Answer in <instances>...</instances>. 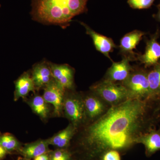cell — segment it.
Returning <instances> with one entry per match:
<instances>
[{"label": "cell", "instance_id": "7c38bea8", "mask_svg": "<svg viewBox=\"0 0 160 160\" xmlns=\"http://www.w3.org/2000/svg\"><path fill=\"white\" fill-rule=\"evenodd\" d=\"M31 76L36 89H44L53 79L49 62L44 60L35 64L32 70Z\"/></svg>", "mask_w": 160, "mask_h": 160}, {"label": "cell", "instance_id": "8992f818", "mask_svg": "<svg viewBox=\"0 0 160 160\" xmlns=\"http://www.w3.org/2000/svg\"><path fill=\"white\" fill-rule=\"evenodd\" d=\"M82 97L86 124L98 120L111 107L98 94L90 90L82 93Z\"/></svg>", "mask_w": 160, "mask_h": 160}, {"label": "cell", "instance_id": "d6986e66", "mask_svg": "<svg viewBox=\"0 0 160 160\" xmlns=\"http://www.w3.org/2000/svg\"><path fill=\"white\" fill-rule=\"evenodd\" d=\"M29 104L32 111L41 118L45 119L48 117L49 109L48 103L42 96L36 95L29 101Z\"/></svg>", "mask_w": 160, "mask_h": 160}, {"label": "cell", "instance_id": "4dcf8cb0", "mask_svg": "<svg viewBox=\"0 0 160 160\" xmlns=\"http://www.w3.org/2000/svg\"><path fill=\"white\" fill-rule=\"evenodd\" d=\"M0 7H1V5H0Z\"/></svg>", "mask_w": 160, "mask_h": 160}, {"label": "cell", "instance_id": "30bf717a", "mask_svg": "<svg viewBox=\"0 0 160 160\" xmlns=\"http://www.w3.org/2000/svg\"><path fill=\"white\" fill-rule=\"evenodd\" d=\"M53 79L66 90L74 89L75 70L67 64H57L49 62Z\"/></svg>", "mask_w": 160, "mask_h": 160}, {"label": "cell", "instance_id": "4fadbf2b", "mask_svg": "<svg viewBox=\"0 0 160 160\" xmlns=\"http://www.w3.org/2000/svg\"><path fill=\"white\" fill-rule=\"evenodd\" d=\"M146 33L140 30H135L124 36L120 41V52L123 56H129L133 60L137 58L133 49L136 48L140 41L142 39Z\"/></svg>", "mask_w": 160, "mask_h": 160}, {"label": "cell", "instance_id": "ba28073f", "mask_svg": "<svg viewBox=\"0 0 160 160\" xmlns=\"http://www.w3.org/2000/svg\"><path fill=\"white\" fill-rule=\"evenodd\" d=\"M159 37L158 29L146 42V50L143 54H138L137 59L143 64L145 68L153 67L160 62V44L158 39Z\"/></svg>", "mask_w": 160, "mask_h": 160}, {"label": "cell", "instance_id": "44dd1931", "mask_svg": "<svg viewBox=\"0 0 160 160\" xmlns=\"http://www.w3.org/2000/svg\"><path fill=\"white\" fill-rule=\"evenodd\" d=\"M154 0H128L127 3L133 9H143L150 8Z\"/></svg>", "mask_w": 160, "mask_h": 160}, {"label": "cell", "instance_id": "7402d4cb", "mask_svg": "<svg viewBox=\"0 0 160 160\" xmlns=\"http://www.w3.org/2000/svg\"><path fill=\"white\" fill-rule=\"evenodd\" d=\"M100 160H121V154L117 150H109L102 155Z\"/></svg>", "mask_w": 160, "mask_h": 160}, {"label": "cell", "instance_id": "e0dca14e", "mask_svg": "<svg viewBox=\"0 0 160 160\" xmlns=\"http://www.w3.org/2000/svg\"><path fill=\"white\" fill-rule=\"evenodd\" d=\"M49 146L47 140H38L26 144L20 151L25 158L30 159L49 152Z\"/></svg>", "mask_w": 160, "mask_h": 160}, {"label": "cell", "instance_id": "52a82bcc", "mask_svg": "<svg viewBox=\"0 0 160 160\" xmlns=\"http://www.w3.org/2000/svg\"><path fill=\"white\" fill-rule=\"evenodd\" d=\"M66 90L54 79L44 88L42 97L48 104L53 106L56 116H60L62 112Z\"/></svg>", "mask_w": 160, "mask_h": 160}, {"label": "cell", "instance_id": "3957f363", "mask_svg": "<svg viewBox=\"0 0 160 160\" xmlns=\"http://www.w3.org/2000/svg\"><path fill=\"white\" fill-rule=\"evenodd\" d=\"M148 73L146 68L133 67L128 78L120 82L127 90L129 99L157 100L152 98Z\"/></svg>", "mask_w": 160, "mask_h": 160}, {"label": "cell", "instance_id": "cb8c5ba5", "mask_svg": "<svg viewBox=\"0 0 160 160\" xmlns=\"http://www.w3.org/2000/svg\"><path fill=\"white\" fill-rule=\"evenodd\" d=\"M34 160H49V158L48 155L45 153L34 158Z\"/></svg>", "mask_w": 160, "mask_h": 160}, {"label": "cell", "instance_id": "d4e9b609", "mask_svg": "<svg viewBox=\"0 0 160 160\" xmlns=\"http://www.w3.org/2000/svg\"><path fill=\"white\" fill-rule=\"evenodd\" d=\"M152 17L155 19L160 23V9H158V12L157 13L153 14Z\"/></svg>", "mask_w": 160, "mask_h": 160}, {"label": "cell", "instance_id": "603a6c76", "mask_svg": "<svg viewBox=\"0 0 160 160\" xmlns=\"http://www.w3.org/2000/svg\"><path fill=\"white\" fill-rule=\"evenodd\" d=\"M72 156L71 152L65 149H60L53 152L51 155L50 158L59 160L65 158L72 157Z\"/></svg>", "mask_w": 160, "mask_h": 160}, {"label": "cell", "instance_id": "277c9868", "mask_svg": "<svg viewBox=\"0 0 160 160\" xmlns=\"http://www.w3.org/2000/svg\"><path fill=\"white\" fill-rule=\"evenodd\" d=\"M63 110L70 123L78 129L86 124L82 93L73 90H66Z\"/></svg>", "mask_w": 160, "mask_h": 160}, {"label": "cell", "instance_id": "8fae6325", "mask_svg": "<svg viewBox=\"0 0 160 160\" xmlns=\"http://www.w3.org/2000/svg\"><path fill=\"white\" fill-rule=\"evenodd\" d=\"M80 23L85 28L86 34L92 39L96 49L110 60L112 62H113L109 55V53L113 51L114 48H116L117 46L112 39L98 33L86 23L83 22H80Z\"/></svg>", "mask_w": 160, "mask_h": 160}, {"label": "cell", "instance_id": "7a4b0ae2", "mask_svg": "<svg viewBox=\"0 0 160 160\" xmlns=\"http://www.w3.org/2000/svg\"><path fill=\"white\" fill-rule=\"evenodd\" d=\"M88 0H31L32 19L46 25L65 29L72 18L88 10Z\"/></svg>", "mask_w": 160, "mask_h": 160}, {"label": "cell", "instance_id": "9a60e30c", "mask_svg": "<svg viewBox=\"0 0 160 160\" xmlns=\"http://www.w3.org/2000/svg\"><path fill=\"white\" fill-rule=\"evenodd\" d=\"M14 83L15 86L14 100L15 101L20 98L26 97L31 92H34L36 89L31 73L29 71L24 72L15 81Z\"/></svg>", "mask_w": 160, "mask_h": 160}, {"label": "cell", "instance_id": "ffe728a7", "mask_svg": "<svg viewBox=\"0 0 160 160\" xmlns=\"http://www.w3.org/2000/svg\"><path fill=\"white\" fill-rule=\"evenodd\" d=\"M0 146L6 151L20 150L21 145L18 140L10 134H6L0 136Z\"/></svg>", "mask_w": 160, "mask_h": 160}, {"label": "cell", "instance_id": "5bb4252c", "mask_svg": "<svg viewBox=\"0 0 160 160\" xmlns=\"http://www.w3.org/2000/svg\"><path fill=\"white\" fill-rule=\"evenodd\" d=\"M137 144H142L145 146V154L150 157L157 152L160 151V128L158 129L152 128L140 136Z\"/></svg>", "mask_w": 160, "mask_h": 160}, {"label": "cell", "instance_id": "9c48e42d", "mask_svg": "<svg viewBox=\"0 0 160 160\" xmlns=\"http://www.w3.org/2000/svg\"><path fill=\"white\" fill-rule=\"evenodd\" d=\"M132 60L133 59L130 57L124 56L120 62H112V65L106 71L103 79L113 82H122L125 81L133 69L130 64Z\"/></svg>", "mask_w": 160, "mask_h": 160}, {"label": "cell", "instance_id": "f1b7e54d", "mask_svg": "<svg viewBox=\"0 0 160 160\" xmlns=\"http://www.w3.org/2000/svg\"><path fill=\"white\" fill-rule=\"evenodd\" d=\"M157 7L158 9H160V2L159 4L158 5Z\"/></svg>", "mask_w": 160, "mask_h": 160}, {"label": "cell", "instance_id": "83f0119b", "mask_svg": "<svg viewBox=\"0 0 160 160\" xmlns=\"http://www.w3.org/2000/svg\"><path fill=\"white\" fill-rule=\"evenodd\" d=\"M20 160H30V159L26 158H21L20 159Z\"/></svg>", "mask_w": 160, "mask_h": 160}, {"label": "cell", "instance_id": "484cf974", "mask_svg": "<svg viewBox=\"0 0 160 160\" xmlns=\"http://www.w3.org/2000/svg\"><path fill=\"white\" fill-rule=\"evenodd\" d=\"M6 151L2 146H0V158L4 157L6 154Z\"/></svg>", "mask_w": 160, "mask_h": 160}, {"label": "cell", "instance_id": "2e32d148", "mask_svg": "<svg viewBox=\"0 0 160 160\" xmlns=\"http://www.w3.org/2000/svg\"><path fill=\"white\" fill-rule=\"evenodd\" d=\"M78 129L70 123L65 129L47 140L49 145L63 149L69 146Z\"/></svg>", "mask_w": 160, "mask_h": 160}, {"label": "cell", "instance_id": "4316f807", "mask_svg": "<svg viewBox=\"0 0 160 160\" xmlns=\"http://www.w3.org/2000/svg\"><path fill=\"white\" fill-rule=\"evenodd\" d=\"M72 157L65 158H64L61 159L59 160L53 159H49V160H71Z\"/></svg>", "mask_w": 160, "mask_h": 160}, {"label": "cell", "instance_id": "6da1fadb", "mask_svg": "<svg viewBox=\"0 0 160 160\" xmlns=\"http://www.w3.org/2000/svg\"><path fill=\"white\" fill-rule=\"evenodd\" d=\"M159 101L129 99L78 129L72 139L79 160H100L106 152L124 154L160 121Z\"/></svg>", "mask_w": 160, "mask_h": 160}, {"label": "cell", "instance_id": "5b68a950", "mask_svg": "<svg viewBox=\"0 0 160 160\" xmlns=\"http://www.w3.org/2000/svg\"><path fill=\"white\" fill-rule=\"evenodd\" d=\"M90 90L98 94L111 107L129 100L127 90L121 83L103 79L90 86Z\"/></svg>", "mask_w": 160, "mask_h": 160}, {"label": "cell", "instance_id": "ac0fdd59", "mask_svg": "<svg viewBox=\"0 0 160 160\" xmlns=\"http://www.w3.org/2000/svg\"><path fill=\"white\" fill-rule=\"evenodd\" d=\"M148 80L152 98L154 99L160 98V62L148 71Z\"/></svg>", "mask_w": 160, "mask_h": 160}, {"label": "cell", "instance_id": "f546056e", "mask_svg": "<svg viewBox=\"0 0 160 160\" xmlns=\"http://www.w3.org/2000/svg\"><path fill=\"white\" fill-rule=\"evenodd\" d=\"M159 108L160 109V98L159 99Z\"/></svg>", "mask_w": 160, "mask_h": 160}]
</instances>
